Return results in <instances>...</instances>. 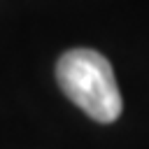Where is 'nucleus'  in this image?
Wrapping results in <instances>:
<instances>
[{
    "label": "nucleus",
    "mask_w": 149,
    "mask_h": 149,
    "mask_svg": "<svg viewBox=\"0 0 149 149\" xmlns=\"http://www.w3.org/2000/svg\"><path fill=\"white\" fill-rule=\"evenodd\" d=\"M56 79L63 93L100 123H112L121 114V93L112 63L93 49L65 51L56 63Z\"/></svg>",
    "instance_id": "f257e3e1"
}]
</instances>
